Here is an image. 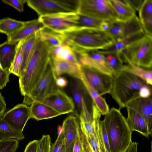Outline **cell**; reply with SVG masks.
I'll return each mask as SVG.
<instances>
[{
	"label": "cell",
	"mask_w": 152,
	"mask_h": 152,
	"mask_svg": "<svg viewBox=\"0 0 152 152\" xmlns=\"http://www.w3.org/2000/svg\"><path fill=\"white\" fill-rule=\"evenodd\" d=\"M110 94L119 106L126 107L131 102L140 98L151 96V86L131 72L124 69L113 76Z\"/></svg>",
	"instance_id": "1"
},
{
	"label": "cell",
	"mask_w": 152,
	"mask_h": 152,
	"mask_svg": "<svg viewBox=\"0 0 152 152\" xmlns=\"http://www.w3.org/2000/svg\"><path fill=\"white\" fill-rule=\"evenodd\" d=\"M104 121L111 152H126L132 142V132L120 110L112 107Z\"/></svg>",
	"instance_id": "2"
},
{
	"label": "cell",
	"mask_w": 152,
	"mask_h": 152,
	"mask_svg": "<svg viewBox=\"0 0 152 152\" xmlns=\"http://www.w3.org/2000/svg\"><path fill=\"white\" fill-rule=\"evenodd\" d=\"M50 57L49 48L37 38L23 74L19 77L20 93L27 96L37 83Z\"/></svg>",
	"instance_id": "3"
},
{
	"label": "cell",
	"mask_w": 152,
	"mask_h": 152,
	"mask_svg": "<svg viewBox=\"0 0 152 152\" xmlns=\"http://www.w3.org/2000/svg\"><path fill=\"white\" fill-rule=\"evenodd\" d=\"M64 34V44L86 50L102 49L114 42L108 33L99 29H77Z\"/></svg>",
	"instance_id": "4"
},
{
	"label": "cell",
	"mask_w": 152,
	"mask_h": 152,
	"mask_svg": "<svg viewBox=\"0 0 152 152\" xmlns=\"http://www.w3.org/2000/svg\"><path fill=\"white\" fill-rule=\"evenodd\" d=\"M124 62L151 69L152 38L146 35L133 42L120 53Z\"/></svg>",
	"instance_id": "5"
},
{
	"label": "cell",
	"mask_w": 152,
	"mask_h": 152,
	"mask_svg": "<svg viewBox=\"0 0 152 152\" xmlns=\"http://www.w3.org/2000/svg\"><path fill=\"white\" fill-rule=\"evenodd\" d=\"M56 78L53 71V59L50 56L37 83L29 93L24 96L23 103L30 105L35 99L44 97L56 91L59 88L56 84Z\"/></svg>",
	"instance_id": "6"
},
{
	"label": "cell",
	"mask_w": 152,
	"mask_h": 152,
	"mask_svg": "<svg viewBox=\"0 0 152 152\" xmlns=\"http://www.w3.org/2000/svg\"><path fill=\"white\" fill-rule=\"evenodd\" d=\"M70 88L73 100L79 113V118L88 121L93 120V110L95 104L80 79L73 78Z\"/></svg>",
	"instance_id": "7"
},
{
	"label": "cell",
	"mask_w": 152,
	"mask_h": 152,
	"mask_svg": "<svg viewBox=\"0 0 152 152\" xmlns=\"http://www.w3.org/2000/svg\"><path fill=\"white\" fill-rule=\"evenodd\" d=\"M78 13L102 21L113 22L118 20L109 0H80Z\"/></svg>",
	"instance_id": "8"
},
{
	"label": "cell",
	"mask_w": 152,
	"mask_h": 152,
	"mask_svg": "<svg viewBox=\"0 0 152 152\" xmlns=\"http://www.w3.org/2000/svg\"><path fill=\"white\" fill-rule=\"evenodd\" d=\"M78 63L113 76V72L107 64L104 56L98 50H86L71 46Z\"/></svg>",
	"instance_id": "9"
},
{
	"label": "cell",
	"mask_w": 152,
	"mask_h": 152,
	"mask_svg": "<svg viewBox=\"0 0 152 152\" xmlns=\"http://www.w3.org/2000/svg\"><path fill=\"white\" fill-rule=\"evenodd\" d=\"M77 14L61 13L39 16L38 19L45 27L56 32L64 33L76 29Z\"/></svg>",
	"instance_id": "10"
},
{
	"label": "cell",
	"mask_w": 152,
	"mask_h": 152,
	"mask_svg": "<svg viewBox=\"0 0 152 152\" xmlns=\"http://www.w3.org/2000/svg\"><path fill=\"white\" fill-rule=\"evenodd\" d=\"M80 67L88 83L100 96L110 94L113 76L90 67L80 65Z\"/></svg>",
	"instance_id": "11"
},
{
	"label": "cell",
	"mask_w": 152,
	"mask_h": 152,
	"mask_svg": "<svg viewBox=\"0 0 152 152\" xmlns=\"http://www.w3.org/2000/svg\"><path fill=\"white\" fill-rule=\"evenodd\" d=\"M142 31L140 20L135 15L126 21L116 20L111 22L110 28L107 32L115 41Z\"/></svg>",
	"instance_id": "12"
},
{
	"label": "cell",
	"mask_w": 152,
	"mask_h": 152,
	"mask_svg": "<svg viewBox=\"0 0 152 152\" xmlns=\"http://www.w3.org/2000/svg\"><path fill=\"white\" fill-rule=\"evenodd\" d=\"M35 101L48 105L61 115L73 112L75 108L72 98L59 88L44 97L36 99Z\"/></svg>",
	"instance_id": "13"
},
{
	"label": "cell",
	"mask_w": 152,
	"mask_h": 152,
	"mask_svg": "<svg viewBox=\"0 0 152 152\" xmlns=\"http://www.w3.org/2000/svg\"><path fill=\"white\" fill-rule=\"evenodd\" d=\"M30 118L31 117L30 107L24 103L16 105L7 112L2 117L3 120L21 132Z\"/></svg>",
	"instance_id": "14"
},
{
	"label": "cell",
	"mask_w": 152,
	"mask_h": 152,
	"mask_svg": "<svg viewBox=\"0 0 152 152\" xmlns=\"http://www.w3.org/2000/svg\"><path fill=\"white\" fill-rule=\"evenodd\" d=\"M26 3L39 17L71 13L63 6L60 0H27Z\"/></svg>",
	"instance_id": "15"
},
{
	"label": "cell",
	"mask_w": 152,
	"mask_h": 152,
	"mask_svg": "<svg viewBox=\"0 0 152 152\" xmlns=\"http://www.w3.org/2000/svg\"><path fill=\"white\" fill-rule=\"evenodd\" d=\"M80 129L79 123L75 115H70L64 121L62 129L64 136V152H72Z\"/></svg>",
	"instance_id": "16"
},
{
	"label": "cell",
	"mask_w": 152,
	"mask_h": 152,
	"mask_svg": "<svg viewBox=\"0 0 152 152\" xmlns=\"http://www.w3.org/2000/svg\"><path fill=\"white\" fill-rule=\"evenodd\" d=\"M126 108L131 109L140 115L145 119L150 133L152 132V99L140 98L129 103Z\"/></svg>",
	"instance_id": "17"
},
{
	"label": "cell",
	"mask_w": 152,
	"mask_h": 152,
	"mask_svg": "<svg viewBox=\"0 0 152 152\" xmlns=\"http://www.w3.org/2000/svg\"><path fill=\"white\" fill-rule=\"evenodd\" d=\"M45 27L38 19L25 22L24 26L18 31L7 37V41L16 43L36 34Z\"/></svg>",
	"instance_id": "18"
},
{
	"label": "cell",
	"mask_w": 152,
	"mask_h": 152,
	"mask_svg": "<svg viewBox=\"0 0 152 152\" xmlns=\"http://www.w3.org/2000/svg\"><path fill=\"white\" fill-rule=\"evenodd\" d=\"M53 71L57 77L64 74L80 80V65L72 62L53 59Z\"/></svg>",
	"instance_id": "19"
},
{
	"label": "cell",
	"mask_w": 152,
	"mask_h": 152,
	"mask_svg": "<svg viewBox=\"0 0 152 152\" xmlns=\"http://www.w3.org/2000/svg\"><path fill=\"white\" fill-rule=\"evenodd\" d=\"M126 109L127 117L126 120L132 132H137L147 138L151 135L144 118L132 110L128 108Z\"/></svg>",
	"instance_id": "20"
},
{
	"label": "cell",
	"mask_w": 152,
	"mask_h": 152,
	"mask_svg": "<svg viewBox=\"0 0 152 152\" xmlns=\"http://www.w3.org/2000/svg\"><path fill=\"white\" fill-rule=\"evenodd\" d=\"M82 134L83 145L88 152H107L100 134L99 123L88 137H85L82 132Z\"/></svg>",
	"instance_id": "21"
},
{
	"label": "cell",
	"mask_w": 152,
	"mask_h": 152,
	"mask_svg": "<svg viewBox=\"0 0 152 152\" xmlns=\"http://www.w3.org/2000/svg\"><path fill=\"white\" fill-rule=\"evenodd\" d=\"M31 118L39 121L52 118L61 114L42 102L34 101L30 105Z\"/></svg>",
	"instance_id": "22"
},
{
	"label": "cell",
	"mask_w": 152,
	"mask_h": 152,
	"mask_svg": "<svg viewBox=\"0 0 152 152\" xmlns=\"http://www.w3.org/2000/svg\"><path fill=\"white\" fill-rule=\"evenodd\" d=\"M18 43H10L6 41L0 44V64L3 69L10 70L16 54Z\"/></svg>",
	"instance_id": "23"
},
{
	"label": "cell",
	"mask_w": 152,
	"mask_h": 152,
	"mask_svg": "<svg viewBox=\"0 0 152 152\" xmlns=\"http://www.w3.org/2000/svg\"><path fill=\"white\" fill-rule=\"evenodd\" d=\"M80 80L83 84L95 105L101 114L105 115L110 110L108 105L105 99L100 96L90 85L82 71L81 67Z\"/></svg>",
	"instance_id": "24"
},
{
	"label": "cell",
	"mask_w": 152,
	"mask_h": 152,
	"mask_svg": "<svg viewBox=\"0 0 152 152\" xmlns=\"http://www.w3.org/2000/svg\"><path fill=\"white\" fill-rule=\"evenodd\" d=\"M36 34L37 38L44 42L49 48L64 44V33L56 32L46 27Z\"/></svg>",
	"instance_id": "25"
},
{
	"label": "cell",
	"mask_w": 152,
	"mask_h": 152,
	"mask_svg": "<svg viewBox=\"0 0 152 152\" xmlns=\"http://www.w3.org/2000/svg\"><path fill=\"white\" fill-rule=\"evenodd\" d=\"M145 35L144 32L142 31L125 38L114 41L111 44L98 50L103 52L120 53L132 44Z\"/></svg>",
	"instance_id": "26"
},
{
	"label": "cell",
	"mask_w": 152,
	"mask_h": 152,
	"mask_svg": "<svg viewBox=\"0 0 152 152\" xmlns=\"http://www.w3.org/2000/svg\"><path fill=\"white\" fill-rule=\"evenodd\" d=\"M49 48L50 55L53 59L79 63L72 48L69 45L64 44Z\"/></svg>",
	"instance_id": "27"
},
{
	"label": "cell",
	"mask_w": 152,
	"mask_h": 152,
	"mask_svg": "<svg viewBox=\"0 0 152 152\" xmlns=\"http://www.w3.org/2000/svg\"><path fill=\"white\" fill-rule=\"evenodd\" d=\"M25 138L22 132L15 129L0 118V141L15 139L21 140Z\"/></svg>",
	"instance_id": "28"
},
{
	"label": "cell",
	"mask_w": 152,
	"mask_h": 152,
	"mask_svg": "<svg viewBox=\"0 0 152 152\" xmlns=\"http://www.w3.org/2000/svg\"><path fill=\"white\" fill-rule=\"evenodd\" d=\"M25 22L10 18L0 20V33L9 36L15 33L24 25Z\"/></svg>",
	"instance_id": "29"
},
{
	"label": "cell",
	"mask_w": 152,
	"mask_h": 152,
	"mask_svg": "<svg viewBox=\"0 0 152 152\" xmlns=\"http://www.w3.org/2000/svg\"><path fill=\"white\" fill-rule=\"evenodd\" d=\"M109 2L118 16V20L126 21L136 15L135 11L132 7L122 5L116 0H109Z\"/></svg>",
	"instance_id": "30"
},
{
	"label": "cell",
	"mask_w": 152,
	"mask_h": 152,
	"mask_svg": "<svg viewBox=\"0 0 152 152\" xmlns=\"http://www.w3.org/2000/svg\"><path fill=\"white\" fill-rule=\"evenodd\" d=\"M99 51L103 54L107 64L113 72L114 75L122 69L124 65L120 53Z\"/></svg>",
	"instance_id": "31"
},
{
	"label": "cell",
	"mask_w": 152,
	"mask_h": 152,
	"mask_svg": "<svg viewBox=\"0 0 152 152\" xmlns=\"http://www.w3.org/2000/svg\"><path fill=\"white\" fill-rule=\"evenodd\" d=\"M37 39V37L35 34L24 40L23 60L20 76L22 75L25 71Z\"/></svg>",
	"instance_id": "32"
},
{
	"label": "cell",
	"mask_w": 152,
	"mask_h": 152,
	"mask_svg": "<svg viewBox=\"0 0 152 152\" xmlns=\"http://www.w3.org/2000/svg\"><path fill=\"white\" fill-rule=\"evenodd\" d=\"M122 69L128 71L152 86V72L151 70H147L132 64L124 65Z\"/></svg>",
	"instance_id": "33"
},
{
	"label": "cell",
	"mask_w": 152,
	"mask_h": 152,
	"mask_svg": "<svg viewBox=\"0 0 152 152\" xmlns=\"http://www.w3.org/2000/svg\"><path fill=\"white\" fill-rule=\"evenodd\" d=\"M77 14L76 29L88 28L101 30V24L103 21L80 14Z\"/></svg>",
	"instance_id": "34"
},
{
	"label": "cell",
	"mask_w": 152,
	"mask_h": 152,
	"mask_svg": "<svg viewBox=\"0 0 152 152\" xmlns=\"http://www.w3.org/2000/svg\"><path fill=\"white\" fill-rule=\"evenodd\" d=\"M23 43L24 40L18 42L14 58L9 70L11 73H12L19 77L20 75L23 62Z\"/></svg>",
	"instance_id": "35"
},
{
	"label": "cell",
	"mask_w": 152,
	"mask_h": 152,
	"mask_svg": "<svg viewBox=\"0 0 152 152\" xmlns=\"http://www.w3.org/2000/svg\"><path fill=\"white\" fill-rule=\"evenodd\" d=\"M138 11L140 21L152 17V0H143Z\"/></svg>",
	"instance_id": "36"
},
{
	"label": "cell",
	"mask_w": 152,
	"mask_h": 152,
	"mask_svg": "<svg viewBox=\"0 0 152 152\" xmlns=\"http://www.w3.org/2000/svg\"><path fill=\"white\" fill-rule=\"evenodd\" d=\"M19 143V140L14 139L0 141V152H15Z\"/></svg>",
	"instance_id": "37"
},
{
	"label": "cell",
	"mask_w": 152,
	"mask_h": 152,
	"mask_svg": "<svg viewBox=\"0 0 152 152\" xmlns=\"http://www.w3.org/2000/svg\"><path fill=\"white\" fill-rule=\"evenodd\" d=\"M51 139L49 134L43 135L41 139L38 140L37 152H50Z\"/></svg>",
	"instance_id": "38"
},
{
	"label": "cell",
	"mask_w": 152,
	"mask_h": 152,
	"mask_svg": "<svg viewBox=\"0 0 152 152\" xmlns=\"http://www.w3.org/2000/svg\"><path fill=\"white\" fill-rule=\"evenodd\" d=\"M64 136L62 128L55 142L51 144L50 152H64Z\"/></svg>",
	"instance_id": "39"
},
{
	"label": "cell",
	"mask_w": 152,
	"mask_h": 152,
	"mask_svg": "<svg viewBox=\"0 0 152 152\" xmlns=\"http://www.w3.org/2000/svg\"><path fill=\"white\" fill-rule=\"evenodd\" d=\"M140 21L145 35L152 38V17Z\"/></svg>",
	"instance_id": "40"
},
{
	"label": "cell",
	"mask_w": 152,
	"mask_h": 152,
	"mask_svg": "<svg viewBox=\"0 0 152 152\" xmlns=\"http://www.w3.org/2000/svg\"><path fill=\"white\" fill-rule=\"evenodd\" d=\"M27 0H2V2L15 8L20 12L24 11V5Z\"/></svg>",
	"instance_id": "41"
},
{
	"label": "cell",
	"mask_w": 152,
	"mask_h": 152,
	"mask_svg": "<svg viewBox=\"0 0 152 152\" xmlns=\"http://www.w3.org/2000/svg\"><path fill=\"white\" fill-rule=\"evenodd\" d=\"M99 131L102 141L107 151V152H111L108 139L103 120H100V121Z\"/></svg>",
	"instance_id": "42"
},
{
	"label": "cell",
	"mask_w": 152,
	"mask_h": 152,
	"mask_svg": "<svg viewBox=\"0 0 152 152\" xmlns=\"http://www.w3.org/2000/svg\"><path fill=\"white\" fill-rule=\"evenodd\" d=\"M10 74L9 71L3 69L0 64V90L3 88L9 82Z\"/></svg>",
	"instance_id": "43"
},
{
	"label": "cell",
	"mask_w": 152,
	"mask_h": 152,
	"mask_svg": "<svg viewBox=\"0 0 152 152\" xmlns=\"http://www.w3.org/2000/svg\"><path fill=\"white\" fill-rule=\"evenodd\" d=\"M83 145L82 132L80 128L74 145L72 152H82Z\"/></svg>",
	"instance_id": "44"
},
{
	"label": "cell",
	"mask_w": 152,
	"mask_h": 152,
	"mask_svg": "<svg viewBox=\"0 0 152 152\" xmlns=\"http://www.w3.org/2000/svg\"><path fill=\"white\" fill-rule=\"evenodd\" d=\"M38 140H34L30 142L26 145L24 152H37Z\"/></svg>",
	"instance_id": "45"
},
{
	"label": "cell",
	"mask_w": 152,
	"mask_h": 152,
	"mask_svg": "<svg viewBox=\"0 0 152 152\" xmlns=\"http://www.w3.org/2000/svg\"><path fill=\"white\" fill-rule=\"evenodd\" d=\"M131 7L135 11H139L143 0H128Z\"/></svg>",
	"instance_id": "46"
},
{
	"label": "cell",
	"mask_w": 152,
	"mask_h": 152,
	"mask_svg": "<svg viewBox=\"0 0 152 152\" xmlns=\"http://www.w3.org/2000/svg\"><path fill=\"white\" fill-rule=\"evenodd\" d=\"M56 83L58 88H64L67 85L68 82L65 78L60 76L56 78Z\"/></svg>",
	"instance_id": "47"
},
{
	"label": "cell",
	"mask_w": 152,
	"mask_h": 152,
	"mask_svg": "<svg viewBox=\"0 0 152 152\" xmlns=\"http://www.w3.org/2000/svg\"><path fill=\"white\" fill-rule=\"evenodd\" d=\"M6 109V104L4 97L0 92V118L1 117Z\"/></svg>",
	"instance_id": "48"
},
{
	"label": "cell",
	"mask_w": 152,
	"mask_h": 152,
	"mask_svg": "<svg viewBox=\"0 0 152 152\" xmlns=\"http://www.w3.org/2000/svg\"><path fill=\"white\" fill-rule=\"evenodd\" d=\"M138 143L136 142H132L126 152H138Z\"/></svg>",
	"instance_id": "49"
},
{
	"label": "cell",
	"mask_w": 152,
	"mask_h": 152,
	"mask_svg": "<svg viewBox=\"0 0 152 152\" xmlns=\"http://www.w3.org/2000/svg\"><path fill=\"white\" fill-rule=\"evenodd\" d=\"M111 22L107 21H102L101 25V30L107 32L110 28Z\"/></svg>",
	"instance_id": "50"
},
{
	"label": "cell",
	"mask_w": 152,
	"mask_h": 152,
	"mask_svg": "<svg viewBox=\"0 0 152 152\" xmlns=\"http://www.w3.org/2000/svg\"><path fill=\"white\" fill-rule=\"evenodd\" d=\"M82 152H88L86 148L85 147L84 145H83V149Z\"/></svg>",
	"instance_id": "51"
}]
</instances>
